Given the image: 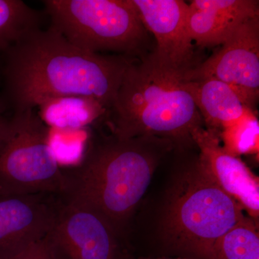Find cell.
<instances>
[{
	"label": "cell",
	"instance_id": "cell-1",
	"mask_svg": "<svg viewBox=\"0 0 259 259\" xmlns=\"http://www.w3.org/2000/svg\"><path fill=\"white\" fill-rule=\"evenodd\" d=\"M136 59L88 52L53 27L38 28L0 55V100L6 112H18L35 109L50 97L84 96L110 110Z\"/></svg>",
	"mask_w": 259,
	"mask_h": 259
},
{
	"label": "cell",
	"instance_id": "cell-2",
	"mask_svg": "<svg viewBox=\"0 0 259 259\" xmlns=\"http://www.w3.org/2000/svg\"><path fill=\"white\" fill-rule=\"evenodd\" d=\"M174 149L171 141L150 136L90 141L79 163L64 169L59 197L95 209L125 238L160 162Z\"/></svg>",
	"mask_w": 259,
	"mask_h": 259
},
{
	"label": "cell",
	"instance_id": "cell-3",
	"mask_svg": "<svg viewBox=\"0 0 259 259\" xmlns=\"http://www.w3.org/2000/svg\"><path fill=\"white\" fill-rule=\"evenodd\" d=\"M183 74L153 52L136 59L107 114L111 134L120 139L154 136L171 141L180 151L195 146L192 133L204 122L186 90Z\"/></svg>",
	"mask_w": 259,
	"mask_h": 259
},
{
	"label": "cell",
	"instance_id": "cell-4",
	"mask_svg": "<svg viewBox=\"0 0 259 259\" xmlns=\"http://www.w3.org/2000/svg\"><path fill=\"white\" fill-rule=\"evenodd\" d=\"M244 217L241 206L213 180L198 155L184 165L168 191L160 238L168 254L214 259L219 240Z\"/></svg>",
	"mask_w": 259,
	"mask_h": 259
},
{
	"label": "cell",
	"instance_id": "cell-5",
	"mask_svg": "<svg viewBox=\"0 0 259 259\" xmlns=\"http://www.w3.org/2000/svg\"><path fill=\"white\" fill-rule=\"evenodd\" d=\"M51 26L74 47L140 59L148 32L131 0H46Z\"/></svg>",
	"mask_w": 259,
	"mask_h": 259
},
{
	"label": "cell",
	"instance_id": "cell-6",
	"mask_svg": "<svg viewBox=\"0 0 259 259\" xmlns=\"http://www.w3.org/2000/svg\"><path fill=\"white\" fill-rule=\"evenodd\" d=\"M64 168L51 144V128L35 109L11 112L0 121V196H60Z\"/></svg>",
	"mask_w": 259,
	"mask_h": 259
},
{
	"label": "cell",
	"instance_id": "cell-7",
	"mask_svg": "<svg viewBox=\"0 0 259 259\" xmlns=\"http://www.w3.org/2000/svg\"><path fill=\"white\" fill-rule=\"evenodd\" d=\"M61 200L47 236L56 259H130L125 238L106 218L79 202Z\"/></svg>",
	"mask_w": 259,
	"mask_h": 259
},
{
	"label": "cell",
	"instance_id": "cell-8",
	"mask_svg": "<svg viewBox=\"0 0 259 259\" xmlns=\"http://www.w3.org/2000/svg\"><path fill=\"white\" fill-rule=\"evenodd\" d=\"M219 50L183 74L185 81L215 79L229 85L248 108L259 97V16L240 25Z\"/></svg>",
	"mask_w": 259,
	"mask_h": 259
},
{
	"label": "cell",
	"instance_id": "cell-9",
	"mask_svg": "<svg viewBox=\"0 0 259 259\" xmlns=\"http://www.w3.org/2000/svg\"><path fill=\"white\" fill-rule=\"evenodd\" d=\"M61 204L54 194L0 196V259H13L44 239Z\"/></svg>",
	"mask_w": 259,
	"mask_h": 259
},
{
	"label": "cell",
	"instance_id": "cell-10",
	"mask_svg": "<svg viewBox=\"0 0 259 259\" xmlns=\"http://www.w3.org/2000/svg\"><path fill=\"white\" fill-rule=\"evenodd\" d=\"M145 28L156 40L152 52L168 67L185 73L197 66L187 26L189 4L182 0H131Z\"/></svg>",
	"mask_w": 259,
	"mask_h": 259
},
{
	"label": "cell",
	"instance_id": "cell-11",
	"mask_svg": "<svg viewBox=\"0 0 259 259\" xmlns=\"http://www.w3.org/2000/svg\"><path fill=\"white\" fill-rule=\"evenodd\" d=\"M202 164L225 192L239 204L248 217L258 223L259 181L249 168L240 159L225 151L220 133L199 127L192 134Z\"/></svg>",
	"mask_w": 259,
	"mask_h": 259
},
{
	"label": "cell",
	"instance_id": "cell-12",
	"mask_svg": "<svg viewBox=\"0 0 259 259\" xmlns=\"http://www.w3.org/2000/svg\"><path fill=\"white\" fill-rule=\"evenodd\" d=\"M183 81L205 128L221 133L238 120L247 108L238 94L223 81L215 79Z\"/></svg>",
	"mask_w": 259,
	"mask_h": 259
},
{
	"label": "cell",
	"instance_id": "cell-13",
	"mask_svg": "<svg viewBox=\"0 0 259 259\" xmlns=\"http://www.w3.org/2000/svg\"><path fill=\"white\" fill-rule=\"evenodd\" d=\"M36 107L42 122L51 129L58 131L88 129L97 121L107 118L109 112L95 99L84 96L50 97Z\"/></svg>",
	"mask_w": 259,
	"mask_h": 259
},
{
	"label": "cell",
	"instance_id": "cell-14",
	"mask_svg": "<svg viewBox=\"0 0 259 259\" xmlns=\"http://www.w3.org/2000/svg\"><path fill=\"white\" fill-rule=\"evenodd\" d=\"M244 22L216 10L194 8L189 4L187 26L192 41L198 47L223 45Z\"/></svg>",
	"mask_w": 259,
	"mask_h": 259
},
{
	"label": "cell",
	"instance_id": "cell-15",
	"mask_svg": "<svg viewBox=\"0 0 259 259\" xmlns=\"http://www.w3.org/2000/svg\"><path fill=\"white\" fill-rule=\"evenodd\" d=\"M41 15L21 0H0V55L40 28Z\"/></svg>",
	"mask_w": 259,
	"mask_h": 259
},
{
	"label": "cell",
	"instance_id": "cell-16",
	"mask_svg": "<svg viewBox=\"0 0 259 259\" xmlns=\"http://www.w3.org/2000/svg\"><path fill=\"white\" fill-rule=\"evenodd\" d=\"M214 259H259L258 223L245 217L218 241Z\"/></svg>",
	"mask_w": 259,
	"mask_h": 259
},
{
	"label": "cell",
	"instance_id": "cell-17",
	"mask_svg": "<svg viewBox=\"0 0 259 259\" xmlns=\"http://www.w3.org/2000/svg\"><path fill=\"white\" fill-rule=\"evenodd\" d=\"M220 139L225 151L232 156H258L259 122L256 110L247 107L238 120L221 131Z\"/></svg>",
	"mask_w": 259,
	"mask_h": 259
},
{
	"label": "cell",
	"instance_id": "cell-18",
	"mask_svg": "<svg viewBox=\"0 0 259 259\" xmlns=\"http://www.w3.org/2000/svg\"><path fill=\"white\" fill-rule=\"evenodd\" d=\"M259 2L255 0H194L197 8L217 10L241 21L259 16Z\"/></svg>",
	"mask_w": 259,
	"mask_h": 259
},
{
	"label": "cell",
	"instance_id": "cell-19",
	"mask_svg": "<svg viewBox=\"0 0 259 259\" xmlns=\"http://www.w3.org/2000/svg\"><path fill=\"white\" fill-rule=\"evenodd\" d=\"M13 259H56L47 236Z\"/></svg>",
	"mask_w": 259,
	"mask_h": 259
},
{
	"label": "cell",
	"instance_id": "cell-20",
	"mask_svg": "<svg viewBox=\"0 0 259 259\" xmlns=\"http://www.w3.org/2000/svg\"><path fill=\"white\" fill-rule=\"evenodd\" d=\"M141 259H194L190 258H183V257H172V256H160L156 258H141Z\"/></svg>",
	"mask_w": 259,
	"mask_h": 259
},
{
	"label": "cell",
	"instance_id": "cell-21",
	"mask_svg": "<svg viewBox=\"0 0 259 259\" xmlns=\"http://www.w3.org/2000/svg\"><path fill=\"white\" fill-rule=\"evenodd\" d=\"M5 112H6V110H5L4 105H3L1 100H0V121H1L3 116L5 115Z\"/></svg>",
	"mask_w": 259,
	"mask_h": 259
},
{
	"label": "cell",
	"instance_id": "cell-22",
	"mask_svg": "<svg viewBox=\"0 0 259 259\" xmlns=\"http://www.w3.org/2000/svg\"><path fill=\"white\" fill-rule=\"evenodd\" d=\"M139 259H141V258H139Z\"/></svg>",
	"mask_w": 259,
	"mask_h": 259
}]
</instances>
